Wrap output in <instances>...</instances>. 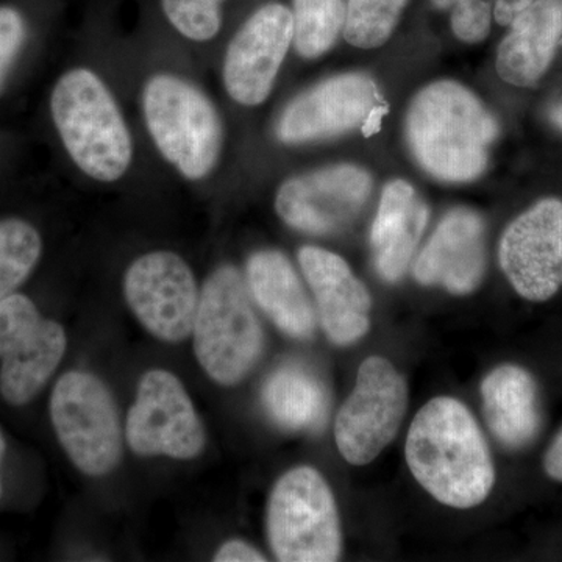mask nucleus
Here are the masks:
<instances>
[{
  "label": "nucleus",
  "instance_id": "obj_1",
  "mask_svg": "<svg viewBox=\"0 0 562 562\" xmlns=\"http://www.w3.org/2000/svg\"><path fill=\"white\" fill-rule=\"evenodd\" d=\"M405 457L417 483L450 508L482 505L494 487L486 438L457 398L436 397L422 406L406 436Z\"/></svg>",
  "mask_w": 562,
  "mask_h": 562
},
{
  "label": "nucleus",
  "instance_id": "obj_2",
  "mask_svg": "<svg viewBox=\"0 0 562 562\" xmlns=\"http://www.w3.org/2000/svg\"><path fill=\"white\" fill-rule=\"evenodd\" d=\"M498 124L475 94L457 81L428 85L406 116L414 158L435 179L465 183L487 168Z\"/></svg>",
  "mask_w": 562,
  "mask_h": 562
},
{
  "label": "nucleus",
  "instance_id": "obj_3",
  "mask_svg": "<svg viewBox=\"0 0 562 562\" xmlns=\"http://www.w3.org/2000/svg\"><path fill=\"white\" fill-rule=\"evenodd\" d=\"M50 110L58 135L81 172L111 183L128 171L131 132L98 74L77 68L61 76L52 91Z\"/></svg>",
  "mask_w": 562,
  "mask_h": 562
},
{
  "label": "nucleus",
  "instance_id": "obj_4",
  "mask_svg": "<svg viewBox=\"0 0 562 562\" xmlns=\"http://www.w3.org/2000/svg\"><path fill=\"white\" fill-rule=\"evenodd\" d=\"M191 336L195 358L214 383L235 386L254 371L265 333L238 269L221 266L205 280Z\"/></svg>",
  "mask_w": 562,
  "mask_h": 562
},
{
  "label": "nucleus",
  "instance_id": "obj_5",
  "mask_svg": "<svg viewBox=\"0 0 562 562\" xmlns=\"http://www.w3.org/2000/svg\"><path fill=\"white\" fill-rule=\"evenodd\" d=\"M143 110L155 146L181 176L202 180L213 171L222 124L205 92L181 77L158 74L144 87Z\"/></svg>",
  "mask_w": 562,
  "mask_h": 562
},
{
  "label": "nucleus",
  "instance_id": "obj_6",
  "mask_svg": "<svg viewBox=\"0 0 562 562\" xmlns=\"http://www.w3.org/2000/svg\"><path fill=\"white\" fill-rule=\"evenodd\" d=\"M268 539L281 562H335L342 532L335 495L324 476L299 465L276 483L268 503Z\"/></svg>",
  "mask_w": 562,
  "mask_h": 562
},
{
  "label": "nucleus",
  "instance_id": "obj_7",
  "mask_svg": "<svg viewBox=\"0 0 562 562\" xmlns=\"http://www.w3.org/2000/svg\"><path fill=\"white\" fill-rule=\"evenodd\" d=\"M50 417L63 450L80 472L103 476L120 464L122 425L106 384L88 372H68L52 391Z\"/></svg>",
  "mask_w": 562,
  "mask_h": 562
},
{
  "label": "nucleus",
  "instance_id": "obj_8",
  "mask_svg": "<svg viewBox=\"0 0 562 562\" xmlns=\"http://www.w3.org/2000/svg\"><path fill=\"white\" fill-rule=\"evenodd\" d=\"M408 408V384L391 361L371 357L358 369L357 383L342 403L335 441L344 460L366 465L397 436Z\"/></svg>",
  "mask_w": 562,
  "mask_h": 562
},
{
  "label": "nucleus",
  "instance_id": "obj_9",
  "mask_svg": "<svg viewBox=\"0 0 562 562\" xmlns=\"http://www.w3.org/2000/svg\"><path fill=\"white\" fill-rule=\"evenodd\" d=\"M66 333L41 316L31 299L11 294L0 302V394L13 406L31 403L65 357Z\"/></svg>",
  "mask_w": 562,
  "mask_h": 562
},
{
  "label": "nucleus",
  "instance_id": "obj_10",
  "mask_svg": "<svg viewBox=\"0 0 562 562\" xmlns=\"http://www.w3.org/2000/svg\"><path fill=\"white\" fill-rule=\"evenodd\" d=\"M125 439L139 457L187 461L203 452L205 428L173 373L162 369L144 373L125 422Z\"/></svg>",
  "mask_w": 562,
  "mask_h": 562
},
{
  "label": "nucleus",
  "instance_id": "obj_11",
  "mask_svg": "<svg viewBox=\"0 0 562 562\" xmlns=\"http://www.w3.org/2000/svg\"><path fill=\"white\" fill-rule=\"evenodd\" d=\"M124 295L139 324L160 341L190 338L199 306L198 283L190 266L173 251H151L132 262Z\"/></svg>",
  "mask_w": 562,
  "mask_h": 562
},
{
  "label": "nucleus",
  "instance_id": "obj_12",
  "mask_svg": "<svg viewBox=\"0 0 562 562\" xmlns=\"http://www.w3.org/2000/svg\"><path fill=\"white\" fill-rule=\"evenodd\" d=\"M498 260L517 294L546 302L562 286V202L546 199L503 233Z\"/></svg>",
  "mask_w": 562,
  "mask_h": 562
},
{
  "label": "nucleus",
  "instance_id": "obj_13",
  "mask_svg": "<svg viewBox=\"0 0 562 562\" xmlns=\"http://www.w3.org/2000/svg\"><path fill=\"white\" fill-rule=\"evenodd\" d=\"M364 169L341 165L303 173L281 184L276 210L284 224L308 235H330L346 228L371 195Z\"/></svg>",
  "mask_w": 562,
  "mask_h": 562
},
{
  "label": "nucleus",
  "instance_id": "obj_14",
  "mask_svg": "<svg viewBox=\"0 0 562 562\" xmlns=\"http://www.w3.org/2000/svg\"><path fill=\"white\" fill-rule=\"evenodd\" d=\"M383 99L364 74H341L302 92L281 114L277 135L286 144L313 143L364 127Z\"/></svg>",
  "mask_w": 562,
  "mask_h": 562
},
{
  "label": "nucleus",
  "instance_id": "obj_15",
  "mask_svg": "<svg viewBox=\"0 0 562 562\" xmlns=\"http://www.w3.org/2000/svg\"><path fill=\"white\" fill-rule=\"evenodd\" d=\"M292 35V11L281 3H268L251 14L225 54L224 83L233 101L257 106L269 98Z\"/></svg>",
  "mask_w": 562,
  "mask_h": 562
},
{
  "label": "nucleus",
  "instance_id": "obj_16",
  "mask_svg": "<svg viewBox=\"0 0 562 562\" xmlns=\"http://www.w3.org/2000/svg\"><path fill=\"white\" fill-rule=\"evenodd\" d=\"M303 276L312 288L325 335L336 346L360 341L371 327L372 299L339 255L321 247L299 250Z\"/></svg>",
  "mask_w": 562,
  "mask_h": 562
},
{
  "label": "nucleus",
  "instance_id": "obj_17",
  "mask_svg": "<svg viewBox=\"0 0 562 562\" xmlns=\"http://www.w3.org/2000/svg\"><path fill=\"white\" fill-rule=\"evenodd\" d=\"M484 271V222L469 209H454L442 217L413 268L417 283L457 295L475 291Z\"/></svg>",
  "mask_w": 562,
  "mask_h": 562
},
{
  "label": "nucleus",
  "instance_id": "obj_18",
  "mask_svg": "<svg viewBox=\"0 0 562 562\" xmlns=\"http://www.w3.org/2000/svg\"><path fill=\"white\" fill-rule=\"evenodd\" d=\"M484 419L506 450H522L538 438L542 425L539 387L527 369L503 364L484 376Z\"/></svg>",
  "mask_w": 562,
  "mask_h": 562
},
{
  "label": "nucleus",
  "instance_id": "obj_19",
  "mask_svg": "<svg viewBox=\"0 0 562 562\" xmlns=\"http://www.w3.org/2000/svg\"><path fill=\"white\" fill-rule=\"evenodd\" d=\"M427 224V203L412 184H386L371 231L373 265L383 280L395 283L405 276Z\"/></svg>",
  "mask_w": 562,
  "mask_h": 562
},
{
  "label": "nucleus",
  "instance_id": "obj_20",
  "mask_svg": "<svg viewBox=\"0 0 562 562\" xmlns=\"http://www.w3.org/2000/svg\"><path fill=\"white\" fill-rule=\"evenodd\" d=\"M251 299L288 336L310 339L316 331V312L294 266L281 251L260 250L247 261Z\"/></svg>",
  "mask_w": 562,
  "mask_h": 562
},
{
  "label": "nucleus",
  "instance_id": "obj_21",
  "mask_svg": "<svg viewBox=\"0 0 562 562\" xmlns=\"http://www.w3.org/2000/svg\"><path fill=\"white\" fill-rule=\"evenodd\" d=\"M561 36L562 0H535L498 47V76L514 87H531L549 69Z\"/></svg>",
  "mask_w": 562,
  "mask_h": 562
},
{
  "label": "nucleus",
  "instance_id": "obj_22",
  "mask_svg": "<svg viewBox=\"0 0 562 562\" xmlns=\"http://www.w3.org/2000/svg\"><path fill=\"white\" fill-rule=\"evenodd\" d=\"M266 413L284 430L317 432L330 413V394L321 376L301 362H286L266 380Z\"/></svg>",
  "mask_w": 562,
  "mask_h": 562
},
{
  "label": "nucleus",
  "instance_id": "obj_23",
  "mask_svg": "<svg viewBox=\"0 0 562 562\" xmlns=\"http://www.w3.org/2000/svg\"><path fill=\"white\" fill-rule=\"evenodd\" d=\"M346 0H294L292 44L303 58H317L330 50L344 32Z\"/></svg>",
  "mask_w": 562,
  "mask_h": 562
},
{
  "label": "nucleus",
  "instance_id": "obj_24",
  "mask_svg": "<svg viewBox=\"0 0 562 562\" xmlns=\"http://www.w3.org/2000/svg\"><path fill=\"white\" fill-rule=\"evenodd\" d=\"M43 241L22 220L0 221V302L10 297L38 265Z\"/></svg>",
  "mask_w": 562,
  "mask_h": 562
},
{
  "label": "nucleus",
  "instance_id": "obj_25",
  "mask_svg": "<svg viewBox=\"0 0 562 562\" xmlns=\"http://www.w3.org/2000/svg\"><path fill=\"white\" fill-rule=\"evenodd\" d=\"M408 0H347L344 38L360 49H373L391 38Z\"/></svg>",
  "mask_w": 562,
  "mask_h": 562
},
{
  "label": "nucleus",
  "instance_id": "obj_26",
  "mask_svg": "<svg viewBox=\"0 0 562 562\" xmlns=\"http://www.w3.org/2000/svg\"><path fill=\"white\" fill-rule=\"evenodd\" d=\"M221 0H161L166 18L184 38L210 41L221 31Z\"/></svg>",
  "mask_w": 562,
  "mask_h": 562
},
{
  "label": "nucleus",
  "instance_id": "obj_27",
  "mask_svg": "<svg viewBox=\"0 0 562 562\" xmlns=\"http://www.w3.org/2000/svg\"><path fill=\"white\" fill-rule=\"evenodd\" d=\"M454 35L465 43H480L490 35L491 3L486 0H462L452 7Z\"/></svg>",
  "mask_w": 562,
  "mask_h": 562
},
{
  "label": "nucleus",
  "instance_id": "obj_28",
  "mask_svg": "<svg viewBox=\"0 0 562 562\" xmlns=\"http://www.w3.org/2000/svg\"><path fill=\"white\" fill-rule=\"evenodd\" d=\"M25 40V22L20 11L0 7V90Z\"/></svg>",
  "mask_w": 562,
  "mask_h": 562
},
{
  "label": "nucleus",
  "instance_id": "obj_29",
  "mask_svg": "<svg viewBox=\"0 0 562 562\" xmlns=\"http://www.w3.org/2000/svg\"><path fill=\"white\" fill-rule=\"evenodd\" d=\"M216 562H265L266 558L250 543L228 541L214 554Z\"/></svg>",
  "mask_w": 562,
  "mask_h": 562
},
{
  "label": "nucleus",
  "instance_id": "obj_30",
  "mask_svg": "<svg viewBox=\"0 0 562 562\" xmlns=\"http://www.w3.org/2000/svg\"><path fill=\"white\" fill-rule=\"evenodd\" d=\"M535 0H495L494 16L501 25H512L513 21L527 10Z\"/></svg>",
  "mask_w": 562,
  "mask_h": 562
},
{
  "label": "nucleus",
  "instance_id": "obj_31",
  "mask_svg": "<svg viewBox=\"0 0 562 562\" xmlns=\"http://www.w3.org/2000/svg\"><path fill=\"white\" fill-rule=\"evenodd\" d=\"M543 469L550 479L562 483V428L553 439L552 446L547 450Z\"/></svg>",
  "mask_w": 562,
  "mask_h": 562
},
{
  "label": "nucleus",
  "instance_id": "obj_32",
  "mask_svg": "<svg viewBox=\"0 0 562 562\" xmlns=\"http://www.w3.org/2000/svg\"><path fill=\"white\" fill-rule=\"evenodd\" d=\"M550 117H552L553 124L557 125L558 128H561L562 131V103L560 105L554 106L552 110V114H550Z\"/></svg>",
  "mask_w": 562,
  "mask_h": 562
},
{
  "label": "nucleus",
  "instance_id": "obj_33",
  "mask_svg": "<svg viewBox=\"0 0 562 562\" xmlns=\"http://www.w3.org/2000/svg\"><path fill=\"white\" fill-rule=\"evenodd\" d=\"M432 5L438 7V9L446 10L452 9L453 5H457L458 2H462V0H431Z\"/></svg>",
  "mask_w": 562,
  "mask_h": 562
},
{
  "label": "nucleus",
  "instance_id": "obj_34",
  "mask_svg": "<svg viewBox=\"0 0 562 562\" xmlns=\"http://www.w3.org/2000/svg\"><path fill=\"white\" fill-rule=\"evenodd\" d=\"M3 453H5V441H3L2 432H0V464H2ZM0 495H2V479H0Z\"/></svg>",
  "mask_w": 562,
  "mask_h": 562
}]
</instances>
